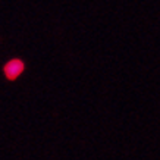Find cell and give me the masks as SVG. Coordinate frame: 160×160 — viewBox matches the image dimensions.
<instances>
[{
	"instance_id": "cell-1",
	"label": "cell",
	"mask_w": 160,
	"mask_h": 160,
	"mask_svg": "<svg viewBox=\"0 0 160 160\" xmlns=\"http://www.w3.org/2000/svg\"><path fill=\"white\" fill-rule=\"evenodd\" d=\"M22 69H24V65L19 62V60H12L6 65L5 68V72H6V77L10 78V79H13L22 72Z\"/></svg>"
}]
</instances>
